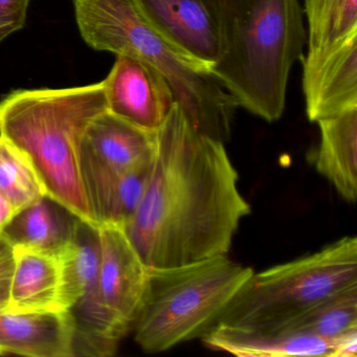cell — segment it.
I'll return each mask as SVG.
<instances>
[{"label": "cell", "mask_w": 357, "mask_h": 357, "mask_svg": "<svg viewBox=\"0 0 357 357\" xmlns=\"http://www.w3.org/2000/svg\"><path fill=\"white\" fill-rule=\"evenodd\" d=\"M250 206L225 143L193 128L178 104L156 131L151 174L125 234L149 268L227 256Z\"/></svg>", "instance_id": "obj_1"}, {"label": "cell", "mask_w": 357, "mask_h": 357, "mask_svg": "<svg viewBox=\"0 0 357 357\" xmlns=\"http://www.w3.org/2000/svg\"><path fill=\"white\" fill-rule=\"evenodd\" d=\"M218 32L210 72L241 106L267 122L285 109L288 78L303 58L306 31L298 0H206Z\"/></svg>", "instance_id": "obj_2"}, {"label": "cell", "mask_w": 357, "mask_h": 357, "mask_svg": "<svg viewBox=\"0 0 357 357\" xmlns=\"http://www.w3.org/2000/svg\"><path fill=\"white\" fill-rule=\"evenodd\" d=\"M106 110L103 82L17 91L0 102V135L28 158L47 195L93 225L81 174L80 148L89 123Z\"/></svg>", "instance_id": "obj_3"}, {"label": "cell", "mask_w": 357, "mask_h": 357, "mask_svg": "<svg viewBox=\"0 0 357 357\" xmlns=\"http://www.w3.org/2000/svg\"><path fill=\"white\" fill-rule=\"evenodd\" d=\"M81 36L97 51L128 56L153 66L168 81L187 120L206 137H231L235 99L199 62L156 34L132 0H73Z\"/></svg>", "instance_id": "obj_4"}, {"label": "cell", "mask_w": 357, "mask_h": 357, "mask_svg": "<svg viewBox=\"0 0 357 357\" xmlns=\"http://www.w3.org/2000/svg\"><path fill=\"white\" fill-rule=\"evenodd\" d=\"M252 273L227 256L150 268L145 296L131 329L135 342L145 352L160 353L202 337Z\"/></svg>", "instance_id": "obj_5"}, {"label": "cell", "mask_w": 357, "mask_h": 357, "mask_svg": "<svg viewBox=\"0 0 357 357\" xmlns=\"http://www.w3.org/2000/svg\"><path fill=\"white\" fill-rule=\"evenodd\" d=\"M353 285H357V238L347 236L312 254L252 273L217 324L281 330Z\"/></svg>", "instance_id": "obj_6"}, {"label": "cell", "mask_w": 357, "mask_h": 357, "mask_svg": "<svg viewBox=\"0 0 357 357\" xmlns=\"http://www.w3.org/2000/svg\"><path fill=\"white\" fill-rule=\"evenodd\" d=\"M116 56L112 72L103 81L108 112L156 132L177 103L172 87L153 66L128 56Z\"/></svg>", "instance_id": "obj_7"}, {"label": "cell", "mask_w": 357, "mask_h": 357, "mask_svg": "<svg viewBox=\"0 0 357 357\" xmlns=\"http://www.w3.org/2000/svg\"><path fill=\"white\" fill-rule=\"evenodd\" d=\"M303 60V91L311 122L357 108V34L311 50Z\"/></svg>", "instance_id": "obj_8"}, {"label": "cell", "mask_w": 357, "mask_h": 357, "mask_svg": "<svg viewBox=\"0 0 357 357\" xmlns=\"http://www.w3.org/2000/svg\"><path fill=\"white\" fill-rule=\"evenodd\" d=\"M99 288L110 317L130 331L147 289L149 267L118 225H99Z\"/></svg>", "instance_id": "obj_9"}, {"label": "cell", "mask_w": 357, "mask_h": 357, "mask_svg": "<svg viewBox=\"0 0 357 357\" xmlns=\"http://www.w3.org/2000/svg\"><path fill=\"white\" fill-rule=\"evenodd\" d=\"M148 26L177 51L206 68L218 58L216 22L206 0H132Z\"/></svg>", "instance_id": "obj_10"}, {"label": "cell", "mask_w": 357, "mask_h": 357, "mask_svg": "<svg viewBox=\"0 0 357 357\" xmlns=\"http://www.w3.org/2000/svg\"><path fill=\"white\" fill-rule=\"evenodd\" d=\"M156 132L144 130L108 110L85 129L80 148L81 174L120 172L153 160Z\"/></svg>", "instance_id": "obj_11"}, {"label": "cell", "mask_w": 357, "mask_h": 357, "mask_svg": "<svg viewBox=\"0 0 357 357\" xmlns=\"http://www.w3.org/2000/svg\"><path fill=\"white\" fill-rule=\"evenodd\" d=\"M74 321L68 310L0 311V355L74 357Z\"/></svg>", "instance_id": "obj_12"}, {"label": "cell", "mask_w": 357, "mask_h": 357, "mask_svg": "<svg viewBox=\"0 0 357 357\" xmlns=\"http://www.w3.org/2000/svg\"><path fill=\"white\" fill-rule=\"evenodd\" d=\"M213 350L241 357H333L334 340L296 330H259L217 324L202 336Z\"/></svg>", "instance_id": "obj_13"}, {"label": "cell", "mask_w": 357, "mask_h": 357, "mask_svg": "<svg viewBox=\"0 0 357 357\" xmlns=\"http://www.w3.org/2000/svg\"><path fill=\"white\" fill-rule=\"evenodd\" d=\"M80 220L61 202L45 195L22 208L1 238L12 248L22 246L59 257L74 239Z\"/></svg>", "instance_id": "obj_14"}, {"label": "cell", "mask_w": 357, "mask_h": 357, "mask_svg": "<svg viewBox=\"0 0 357 357\" xmlns=\"http://www.w3.org/2000/svg\"><path fill=\"white\" fill-rule=\"evenodd\" d=\"M14 271L9 303L13 313L61 311L59 257L14 246Z\"/></svg>", "instance_id": "obj_15"}, {"label": "cell", "mask_w": 357, "mask_h": 357, "mask_svg": "<svg viewBox=\"0 0 357 357\" xmlns=\"http://www.w3.org/2000/svg\"><path fill=\"white\" fill-rule=\"evenodd\" d=\"M319 143L314 155L317 172L346 202L357 200V108L317 122Z\"/></svg>", "instance_id": "obj_16"}, {"label": "cell", "mask_w": 357, "mask_h": 357, "mask_svg": "<svg viewBox=\"0 0 357 357\" xmlns=\"http://www.w3.org/2000/svg\"><path fill=\"white\" fill-rule=\"evenodd\" d=\"M59 260L62 310H70L73 306L89 308L103 305L99 288L101 248L97 225L81 219L74 239Z\"/></svg>", "instance_id": "obj_17"}, {"label": "cell", "mask_w": 357, "mask_h": 357, "mask_svg": "<svg viewBox=\"0 0 357 357\" xmlns=\"http://www.w3.org/2000/svg\"><path fill=\"white\" fill-rule=\"evenodd\" d=\"M152 162L120 172L83 175V185L98 227H123L130 220L145 193Z\"/></svg>", "instance_id": "obj_18"}, {"label": "cell", "mask_w": 357, "mask_h": 357, "mask_svg": "<svg viewBox=\"0 0 357 357\" xmlns=\"http://www.w3.org/2000/svg\"><path fill=\"white\" fill-rule=\"evenodd\" d=\"M357 328V285L328 296L281 330H296L333 340Z\"/></svg>", "instance_id": "obj_19"}, {"label": "cell", "mask_w": 357, "mask_h": 357, "mask_svg": "<svg viewBox=\"0 0 357 357\" xmlns=\"http://www.w3.org/2000/svg\"><path fill=\"white\" fill-rule=\"evenodd\" d=\"M308 51L357 34V0H305Z\"/></svg>", "instance_id": "obj_20"}, {"label": "cell", "mask_w": 357, "mask_h": 357, "mask_svg": "<svg viewBox=\"0 0 357 357\" xmlns=\"http://www.w3.org/2000/svg\"><path fill=\"white\" fill-rule=\"evenodd\" d=\"M0 194L18 210L45 194V188L28 158L0 135Z\"/></svg>", "instance_id": "obj_21"}, {"label": "cell", "mask_w": 357, "mask_h": 357, "mask_svg": "<svg viewBox=\"0 0 357 357\" xmlns=\"http://www.w3.org/2000/svg\"><path fill=\"white\" fill-rule=\"evenodd\" d=\"M30 0H0V43L26 24Z\"/></svg>", "instance_id": "obj_22"}, {"label": "cell", "mask_w": 357, "mask_h": 357, "mask_svg": "<svg viewBox=\"0 0 357 357\" xmlns=\"http://www.w3.org/2000/svg\"><path fill=\"white\" fill-rule=\"evenodd\" d=\"M13 271V248L0 238V311H5L9 303Z\"/></svg>", "instance_id": "obj_23"}, {"label": "cell", "mask_w": 357, "mask_h": 357, "mask_svg": "<svg viewBox=\"0 0 357 357\" xmlns=\"http://www.w3.org/2000/svg\"><path fill=\"white\" fill-rule=\"evenodd\" d=\"M357 356V328L337 336L334 340L333 357Z\"/></svg>", "instance_id": "obj_24"}, {"label": "cell", "mask_w": 357, "mask_h": 357, "mask_svg": "<svg viewBox=\"0 0 357 357\" xmlns=\"http://www.w3.org/2000/svg\"><path fill=\"white\" fill-rule=\"evenodd\" d=\"M20 213V210L8 200L5 196L0 194V237L6 227L13 220L14 217Z\"/></svg>", "instance_id": "obj_25"}, {"label": "cell", "mask_w": 357, "mask_h": 357, "mask_svg": "<svg viewBox=\"0 0 357 357\" xmlns=\"http://www.w3.org/2000/svg\"><path fill=\"white\" fill-rule=\"evenodd\" d=\"M0 238H1V237H0Z\"/></svg>", "instance_id": "obj_26"}]
</instances>
